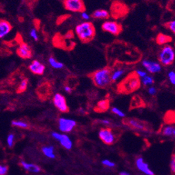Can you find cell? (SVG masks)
<instances>
[{
    "mask_svg": "<svg viewBox=\"0 0 175 175\" xmlns=\"http://www.w3.org/2000/svg\"><path fill=\"white\" fill-rule=\"evenodd\" d=\"M76 36L83 43H88L92 40L96 36V29L92 22L84 21L75 26Z\"/></svg>",
    "mask_w": 175,
    "mask_h": 175,
    "instance_id": "1",
    "label": "cell"
},
{
    "mask_svg": "<svg viewBox=\"0 0 175 175\" xmlns=\"http://www.w3.org/2000/svg\"><path fill=\"white\" fill-rule=\"evenodd\" d=\"M140 86V79L137 77L135 72H132L119 82L117 86V90L120 93L127 94L137 91Z\"/></svg>",
    "mask_w": 175,
    "mask_h": 175,
    "instance_id": "2",
    "label": "cell"
},
{
    "mask_svg": "<svg viewBox=\"0 0 175 175\" xmlns=\"http://www.w3.org/2000/svg\"><path fill=\"white\" fill-rule=\"evenodd\" d=\"M112 70L109 67H104L93 72L91 74L90 77L95 86L98 88H106L112 83L111 79Z\"/></svg>",
    "mask_w": 175,
    "mask_h": 175,
    "instance_id": "3",
    "label": "cell"
},
{
    "mask_svg": "<svg viewBox=\"0 0 175 175\" xmlns=\"http://www.w3.org/2000/svg\"><path fill=\"white\" fill-rule=\"evenodd\" d=\"M158 61L162 66H168L175 61V48L170 44L162 46L158 54Z\"/></svg>",
    "mask_w": 175,
    "mask_h": 175,
    "instance_id": "4",
    "label": "cell"
},
{
    "mask_svg": "<svg viewBox=\"0 0 175 175\" xmlns=\"http://www.w3.org/2000/svg\"><path fill=\"white\" fill-rule=\"evenodd\" d=\"M101 28L104 31L114 36H118L123 30L121 24L114 20H105L102 22Z\"/></svg>",
    "mask_w": 175,
    "mask_h": 175,
    "instance_id": "5",
    "label": "cell"
},
{
    "mask_svg": "<svg viewBox=\"0 0 175 175\" xmlns=\"http://www.w3.org/2000/svg\"><path fill=\"white\" fill-rule=\"evenodd\" d=\"M63 6L67 10L73 13L84 11L85 6L82 0H63Z\"/></svg>",
    "mask_w": 175,
    "mask_h": 175,
    "instance_id": "6",
    "label": "cell"
},
{
    "mask_svg": "<svg viewBox=\"0 0 175 175\" xmlns=\"http://www.w3.org/2000/svg\"><path fill=\"white\" fill-rule=\"evenodd\" d=\"M142 66L144 69L149 74H157L162 71V66L158 61L151 59H143Z\"/></svg>",
    "mask_w": 175,
    "mask_h": 175,
    "instance_id": "7",
    "label": "cell"
},
{
    "mask_svg": "<svg viewBox=\"0 0 175 175\" xmlns=\"http://www.w3.org/2000/svg\"><path fill=\"white\" fill-rule=\"evenodd\" d=\"M98 135L102 142L107 145H111V144H114L116 140L115 135L110 128H105L100 129Z\"/></svg>",
    "mask_w": 175,
    "mask_h": 175,
    "instance_id": "8",
    "label": "cell"
},
{
    "mask_svg": "<svg viewBox=\"0 0 175 175\" xmlns=\"http://www.w3.org/2000/svg\"><path fill=\"white\" fill-rule=\"evenodd\" d=\"M53 102L55 107L60 112H68V107L67 105L66 100L65 97L61 93H56L53 97Z\"/></svg>",
    "mask_w": 175,
    "mask_h": 175,
    "instance_id": "9",
    "label": "cell"
},
{
    "mask_svg": "<svg viewBox=\"0 0 175 175\" xmlns=\"http://www.w3.org/2000/svg\"><path fill=\"white\" fill-rule=\"evenodd\" d=\"M76 121L73 119H66V118H60L59 119V127L61 131L64 132H70L75 128Z\"/></svg>",
    "mask_w": 175,
    "mask_h": 175,
    "instance_id": "10",
    "label": "cell"
},
{
    "mask_svg": "<svg viewBox=\"0 0 175 175\" xmlns=\"http://www.w3.org/2000/svg\"><path fill=\"white\" fill-rule=\"evenodd\" d=\"M124 123L130 128L139 131H146L147 130L145 123L137 119H127Z\"/></svg>",
    "mask_w": 175,
    "mask_h": 175,
    "instance_id": "11",
    "label": "cell"
},
{
    "mask_svg": "<svg viewBox=\"0 0 175 175\" xmlns=\"http://www.w3.org/2000/svg\"><path fill=\"white\" fill-rule=\"evenodd\" d=\"M52 135L54 138L59 140L61 145L64 148L67 149H70L72 148L73 143H72L71 139L67 135H63V134H59L58 132H52Z\"/></svg>",
    "mask_w": 175,
    "mask_h": 175,
    "instance_id": "12",
    "label": "cell"
},
{
    "mask_svg": "<svg viewBox=\"0 0 175 175\" xmlns=\"http://www.w3.org/2000/svg\"><path fill=\"white\" fill-rule=\"evenodd\" d=\"M17 54L22 59H30L32 56V52L31 48L26 43H22L19 45L17 50Z\"/></svg>",
    "mask_w": 175,
    "mask_h": 175,
    "instance_id": "13",
    "label": "cell"
},
{
    "mask_svg": "<svg viewBox=\"0 0 175 175\" xmlns=\"http://www.w3.org/2000/svg\"><path fill=\"white\" fill-rule=\"evenodd\" d=\"M135 164L137 169L140 172H142L146 175H154V172L150 169L149 165L146 162H144V159L142 157H139V158L136 159Z\"/></svg>",
    "mask_w": 175,
    "mask_h": 175,
    "instance_id": "14",
    "label": "cell"
},
{
    "mask_svg": "<svg viewBox=\"0 0 175 175\" xmlns=\"http://www.w3.org/2000/svg\"><path fill=\"white\" fill-rule=\"evenodd\" d=\"M29 69L31 73L40 75H43L45 72V67L43 63H40L38 60H33L29 66Z\"/></svg>",
    "mask_w": 175,
    "mask_h": 175,
    "instance_id": "15",
    "label": "cell"
},
{
    "mask_svg": "<svg viewBox=\"0 0 175 175\" xmlns=\"http://www.w3.org/2000/svg\"><path fill=\"white\" fill-rule=\"evenodd\" d=\"M124 5L120 2L113 3L112 6H111V13L112 15H114V14H116V17L123 16V13H126L128 12L127 7H123Z\"/></svg>",
    "mask_w": 175,
    "mask_h": 175,
    "instance_id": "16",
    "label": "cell"
},
{
    "mask_svg": "<svg viewBox=\"0 0 175 175\" xmlns=\"http://www.w3.org/2000/svg\"><path fill=\"white\" fill-rule=\"evenodd\" d=\"M12 30V26L9 22L0 20V38H4Z\"/></svg>",
    "mask_w": 175,
    "mask_h": 175,
    "instance_id": "17",
    "label": "cell"
},
{
    "mask_svg": "<svg viewBox=\"0 0 175 175\" xmlns=\"http://www.w3.org/2000/svg\"><path fill=\"white\" fill-rule=\"evenodd\" d=\"M109 16H110L109 12L105 9H97L91 14V17L96 20H107Z\"/></svg>",
    "mask_w": 175,
    "mask_h": 175,
    "instance_id": "18",
    "label": "cell"
},
{
    "mask_svg": "<svg viewBox=\"0 0 175 175\" xmlns=\"http://www.w3.org/2000/svg\"><path fill=\"white\" fill-rule=\"evenodd\" d=\"M172 40V38L169 35L163 33H159L155 37V42L159 45H163L169 44Z\"/></svg>",
    "mask_w": 175,
    "mask_h": 175,
    "instance_id": "19",
    "label": "cell"
},
{
    "mask_svg": "<svg viewBox=\"0 0 175 175\" xmlns=\"http://www.w3.org/2000/svg\"><path fill=\"white\" fill-rule=\"evenodd\" d=\"M125 73V69L121 67H117V68H114L112 70L111 72V79H112V82H117L119 81L121 77L124 76Z\"/></svg>",
    "mask_w": 175,
    "mask_h": 175,
    "instance_id": "20",
    "label": "cell"
},
{
    "mask_svg": "<svg viewBox=\"0 0 175 175\" xmlns=\"http://www.w3.org/2000/svg\"><path fill=\"white\" fill-rule=\"evenodd\" d=\"M109 107V101L107 99H104L100 100L97 103V105L95 108V110L97 112H105L108 109Z\"/></svg>",
    "mask_w": 175,
    "mask_h": 175,
    "instance_id": "21",
    "label": "cell"
},
{
    "mask_svg": "<svg viewBox=\"0 0 175 175\" xmlns=\"http://www.w3.org/2000/svg\"><path fill=\"white\" fill-rule=\"evenodd\" d=\"M154 78H153V75H150V74H147L146 76H144V77L140 79L141 85H143L144 86H152L154 84Z\"/></svg>",
    "mask_w": 175,
    "mask_h": 175,
    "instance_id": "22",
    "label": "cell"
},
{
    "mask_svg": "<svg viewBox=\"0 0 175 175\" xmlns=\"http://www.w3.org/2000/svg\"><path fill=\"white\" fill-rule=\"evenodd\" d=\"M21 164H22V167H23L24 169H26V170L29 171V172H40V167H38V165H34V164H29V163H26L25 162H21Z\"/></svg>",
    "mask_w": 175,
    "mask_h": 175,
    "instance_id": "23",
    "label": "cell"
},
{
    "mask_svg": "<svg viewBox=\"0 0 175 175\" xmlns=\"http://www.w3.org/2000/svg\"><path fill=\"white\" fill-rule=\"evenodd\" d=\"M48 61L49 63L50 64V66H52V68H55V69H61V68H63V63L61 62V61H59L56 59H54L52 56L49 58Z\"/></svg>",
    "mask_w": 175,
    "mask_h": 175,
    "instance_id": "24",
    "label": "cell"
},
{
    "mask_svg": "<svg viewBox=\"0 0 175 175\" xmlns=\"http://www.w3.org/2000/svg\"><path fill=\"white\" fill-rule=\"evenodd\" d=\"M43 153L46 155L47 157L50 158H55V155L54 153V147L53 146H46V147L43 148Z\"/></svg>",
    "mask_w": 175,
    "mask_h": 175,
    "instance_id": "25",
    "label": "cell"
},
{
    "mask_svg": "<svg viewBox=\"0 0 175 175\" xmlns=\"http://www.w3.org/2000/svg\"><path fill=\"white\" fill-rule=\"evenodd\" d=\"M174 126L173 125H165L162 129V134L165 136H173Z\"/></svg>",
    "mask_w": 175,
    "mask_h": 175,
    "instance_id": "26",
    "label": "cell"
},
{
    "mask_svg": "<svg viewBox=\"0 0 175 175\" xmlns=\"http://www.w3.org/2000/svg\"><path fill=\"white\" fill-rule=\"evenodd\" d=\"M28 85V79H24L21 81V82L19 84L18 87H17V92H23L26 89Z\"/></svg>",
    "mask_w": 175,
    "mask_h": 175,
    "instance_id": "27",
    "label": "cell"
},
{
    "mask_svg": "<svg viewBox=\"0 0 175 175\" xmlns=\"http://www.w3.org/2000/svg\"><path fill=\"white\" fill-rule=\"evenodd\" d=\"M111 112H112L113 114H115V115L119 116V117H125V114L123 111H121V109L118 108L116 107H113L111 108Z\"/></svg>",
    "mask_w": 175,
    "mask_h": 175,
    "instance_id": "28",
    "label": "cell"
},
{
    "mask_svg": "<svg viewBox=\"0 0 175 175\" xmlns=\"http://www.w3.org/2000/svg\"><path fill=\"white\" fill-rule=\"evenodd\" d=\"M167 76L169 83L175 86V70H169L167 74Z\"/></svg>",
    "mask_w": 175,
    "mask_h": 175,
    "instance_id": "29",
    "label": "cell"
},
{
    "mask_svg": "<svg viewBox=\"0 0 175 175\" xmlns=\"http://www.w3.org/2000/svg\"><path fill=\"white\" fill-rule=\"evenodd\" d=\"M165 27L168 29L173 34L175 35V20L169 21L165 24Z\"/></svg>",
    "mask_w": 175,
    "mask_h": 175,
    "instance_id": "30",
    "label": "cell"
},
{
    "mask_svg": "<svg viewBox=\"0 0 175 175\" xmlns=\"http://www.w3.org/2000/svg\"><path fill=\"white\" fill-rule=\"evenodd\" d=\"M12 125H15V126H18L20 127V128H28L29 125L25 122H23V121H12Z\"/></svg>",
    "mask_w": 175,
    "mask_h": 175,
    "instance_id": "31",
    "label": "cell"
},
{
    "mask_svg": "<svg viewBox=\"0 0 175 175\" xmlns=\"http://www.w3.org/2000/svg\"><path fill=\"white\" fill-rule=\"evenodd\" d=\"M135 73L137 75V76L139 77V79L142 78V77H144V76H146L148 74L147 72H146L144 69H139V68L135 70Z\"/></svg>",
    "mask_w": 175,
    "mask_h": 175,
    "instance_id": "32",
    "label": "cell"
},
{
    "mask_svg": "<svg viewBox=\"0 0 175 175\" xmlns=\"http://www.w3.org/2000/svg\"><path fill=\"white\" fill-rule=\"evenodd\" d=\"M102 164L103 165L106 166L108 167H114L116 165V164L114 162L111 161V160H107V159H105V160H102Z\"/></svg>",
    "mask_w": 175,
    "mask_h": 175,
    "instance_id": "33",
    "label": "cell"
},
{
    "mask_svg": "<svg viewBox=\"0 0 175 175\" xmlns=\"http://www.w3.org/2000/svg\"><path fill=\"white\" fill-rule=\"evenodd\" d=\"M147 92L150 96H155L157 93V88L153 85L148 86Z\"/></svg>",
    "mask_w": 175,
    "mask_h": 175,
    "instance_id": "34",
    "label": "cell"
},
{
    "mask_svg": "<svg viewBox=\"0 0 175 175\" xmlns=\"http://www.w3.org/2000/svg\"><path fill=\"white\" fill-rule=\"evenodd\" d=\"M30 36H31L33 40H36V41H37V40H38V33H37L36 30L34 28L31 29V31H30Z\"/></svg>",
    "mask_w": 175,
    "mask_h": 175,
    "instance_id": "35",
    "label": "cell"
},
{
    "mask_svg": "<svg viewBox=\"0 0 175 175\" xmlns=\"http://www.w3.org/2000/svg\"><path fill=\"white\" fill-rule=\"evenodd\" d=\"M170 169L171 171L175 174V154H173L170 160Z\"/></svg>",
    "mask_w": 175,
    "mask_h": 175,
    "instance_id": "36",
    "label": "cell"
},
{
    "mask_svg": "<svg viewBox=\"0 0 175 175\" xmlns=\"http://www.w3.org/2000/svg\"><path fill=\"white\" fill-rule=\"evenodd\" d=\"M81 17L84 21H89L90 18H91V15H89V13H86V11H82L81 13Z\"/></svg>",
    "mask_w": 175,
    "mask_h": 175,
    "instance_id": "37",
    "label": "cell"
},
{
    "mask_svg": "<svg viewBox=\"0 0 175 175\" xmlns=\"http://www.w3.org/2000/svg\"><path fill=\"white\" fill-rule=\"evenodd\" d=\"M13 139H14V136H13V135L10 134V135H8V138H7V142H8V146H9L10 147H11V146H13Z\"/></svg>",
    "mask_w": 175,
    "mask_h": 175,
    "instance_id": "38",
    "label": "cell"
},
{
    "mask_svg": "<svg viewBox=\"0 0 175 175\" xmlns=\"http://www.w3.org/2000/svg\"><path fill=\"white\" fill-rule=\"evenodd\" d=\"M7 167L6 166L0 165V175H4L6 174L7 172Z\"/></svg>",
    "mask_w": 175,
    "mask_h": 175,
    "instance_id": "39",
    "label": "cell"
},
{
    "mask_svg": "<svg viewBox=\"0 0 175 175\" xmlns=\"http://www.w3.org/2000/svg\"><path fill=\"white\" fill-rule=\"evenodd\" d=\"M100 122L102 123V124H103V125H109L111 123V122H110V121H109V120H108V119H101L100 121Z\"/></svg>",
    "mask_w": 175,
    "mask_h": 175,
    "instance_id": "40",
    "label": "cell"
},
{
    "mask_svg": "<svg viewBox=\"0 0 175 175\" xmlns=\"http://www.w3.org/2000/svg\"><path fill=\"white\" fill-rule=\"evenodd\" d=\"M64 91H66V93H70L72 92V88L70 87L69 85H66L64 86Z\"/></svg>",
    "mask_w": 175,
    "mask_h": 175,
    "instance_id": "41",
    "label": "cell"
},
{
    "mask_svg": "<svg viewBox=\"0 0 175 175\" xmlns=\"http://www.w3.org/2000/svg\"><path fill=\"white\" fill-rule=\"evenodd\" d=\"M119 175H130V173L128 172H125V171H122L119 173Z\"/></svg>",
    "mask_w": 175,
    "mask_h": 175,
    "instance_id": "42",
    "label": "cell"
},
{
    "mask_svg": "<svg viewBox=\"0 0 175 175\" xmlns=\"http://www.w3.org/2000/svg\"><path fill=\"white\" fill-rule=\"evenodd\" d=\"M173 135L175 137V126H174V132H173Z\"/></svg>",
    "mask_w": 175,
    "mask_h": 175,
    "instance_id": "43",
    "label": "cell"
}]
</instances>
